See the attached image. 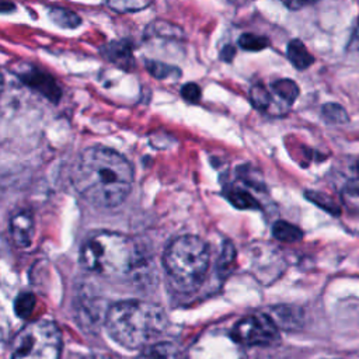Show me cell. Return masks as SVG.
I'll return each mask as SVG.
<instances>
[{"label": "cell", "instance_id": "cell-19", "mask_svg": "<svg viewBox=\"0 0 359 359\" xmlns=\"http://www.w3.org/2000/svg\"><path fill=\"white\" fill-rule=\"evenodd\" d=\"M151 0H108V6L118 13H129L146 8Z\"/></svg>", "mask_w": 359, "mask_h": 359}, {"label": "cell", "instance_id": "cell-7", "mask_svg": "<svg viewBox=\"0 0 359 359\" xmlns=\"http://www.w3.org/2000/svg\"><path fill=\"white\" fill-rule=\"evenodd\" d=\"M21 81H24L28 87L42 94L52 102H57L62 97V90L56 80L45 72L38 70L36 67H27L17 73Z\"/></svg>", "mask_w": 359, "mask_h": 359}, {"label": "cell", "instance_id": "cell-25", "mask_svg": "<svg viewBox=\"0 0 359 359\" xmlns=\"http://www.w3.org/2000/svg\"><path fill=\"white\" fill-rule=\"evenodd\" d=\"M234 55H236V49H234L231 45H226V46L223 48L222 53H220L222 59H223V60H227V62H230Z\"/></svg>", "mask_w": 359, "mask_h": 359}, {"label": "cell", "instance_id": "cell-17", "mask_svg": "<svg viewBox=\"0 0 359 359\" xmlns=\"http://www.w3.org/2000/svg\"><path fill=\"white\" fill-rule=\"evenodd\" d=\"M273 236L278 240L290 243V241L300 240L303 233L300 231V229H297L296 226H293V224H290L287 222H278L273 226Z\"/></svg>", "mask_w": 359, "mask_h": 359}, {"label": "cell", "instance_id": "cell-8", "mask_svg": "<svg viewBox=\"0 0 359 359\" xmlns=\"http://www.w3.org/2000/svg\"><path fill=\"white\" fill-rule=\"evenodd\" d=\"M250 98L252 105L271 116H280L287 114L290 107L285 104L271 88V86H264V84H255L250 90Z\"/></svg>", "mask_w": 359, "mask_h": 359}, {"label": "cell", "instance_id": "cell-11", "mask_svg": "<svg viewBox=\"0 0 359 359\" xmlns=\"http://www.w3.org/2000/svg\"><path fill=\"white\" fill-rule=\"evenodd\" d=\"M105 55L111 62L121 66L122 69H130L135 65L132 56V46L126 41L111 42L105 49Z\"/></svg>", "mask_w": 359, "mask_h": 359}, {"label": "cell", "instance_id": "cell-18", "mask_svg": "<svg viewBox=\"0 0 359 359\" xmlns=\"http://www.w3.org/2000/svg\"><path fill=\"white\" fill-rule=\"evenodd\" d=\"M238 45L244 49V50H262L269 45L268 38L262 36V35H257L252 32H245L243 35H240L238 38Z\"/></svg>", "mask_w": 359, "mask_h": 359}, {"label": "cell", "instance_id": "cell-1", "mask_svg": "<svg viewBox=\"0 0 359 359\" xmlns=\"http://www.w3.org/2000/svg\"><path fill=\"white\" fill-rule=\"evenodd\" d=\"M76 191L91 205L114 208L123 202L133 184V168L118 151L93 146L77 158L73 171Z\"/></svg>", "mask_w": 359, "mask_h": 359}, {"label": "cell", "instance_id": "cell-24", "mask_svg": "<svg viewBox=\"0 0 359 359\" xmlns=\"http://www.w3.org/2000/svg\"><path fill=\"white\" fill-rule=\"evenodd\" d=\"M348 48L353 52H359V17H358V21H356V25L353 28V32H352V36H351V41L348 43Z\"/></svg>", "mask_w": 359, "mask_h": 359}, {"label": "cell", "instance_id": "cell-3", "mask_svg": "<svg viewBox=\"0 0 359 359\" xmlns=\"http://www.w3.org/2000/svg\"><path fill=\"white\" fill-rule=\"evenodd\" d=\"M83 266L101 276H122L132 272L140 262L136 243L126 234L98 231L81 245Z\"/></svg>", "mask_w": 359, "mask_h": 359}, {"label": "cell", "instance_id": "cell-26", "mask_svg": "<svg viewBox=\"0 0 359 359\" xmlns=\"http://www.w3.org/2000/svg\"><path fill=\"white\" fill-rule=\"evenodd\" d=\"M83 359H111V358L107 355H102V353H91Z\"/></svg>", "mask_w": 359, "mask_h": 359}, {"label": "cell", "instance_id": "cell-22", "mask_svg": "<svg viewBox=\"0 0 359 359\" xmlns=\"http://www.w3.org/2000/svg\"><path fill=\"white\" fill-rule=\"evenodd\" d=\"M181 95L188 102H198L201 98V88L195 83H187L181 88Z\"/></svg>", "mask_w": 359, "mask_h": 359}, {"label": "cell", "instance_id": "cell-16", "mask_svg": "<svg viewBox=\"0 0 359 359\" xmlns=\"http://www.w3.org/2000/svg\"><path fill=\"white\" fill-rule=\"evenodd\" d=\"M146 69L149 70V73L158 79V80H164V79H177L181 76V70H178L175 66H170L167 63L163 62H157V60H146Z\"/></svg>", "mask_w": 359, "mask_h": 359}, {"label": "cell", "instance_id": "cell-5", "mask_svg": "<svg viewBox=\"0 0 359 359\" xmlns=\"http://www.w3.org/2000/svg\"><path fill=\"white\" fill-rule=\"evenodd\" d=\"M62 335L50 320H35L25 324L11 344V359H59Z\"/></svg>", "mask_w": 359, "mask_h": 359}, {"label": "cell", "instance_id": "cell-2", "mask_svg": "<svg viewBox=\"0 0 359 359\" xmlns=\"http://www.w3.org/2000/svg\"><path fill=\"white\" fill-rule=\"evenodd\" d=\"M108 334L128 349L144 348L167 327L164 310L142 300L118 302L109 307L105 317Z\"/></svg>", "mask_w": 359, "mask_h": 359}, {"label": "cell", "instance_id": "cell-12", "mask_svg": "<svg viewBox=\"0 0 359 359\" xmlns=\"http://www.w3.org/2000/svg\"><path fill=\"white\" fill-rule=\"evenodd\" d=\"M180 349L171 342H153L142 349L136 359H180Z\"/></svg>", "mask_w": 359, "mask_h": 359}, {"label": "cell", "instance_id": "cell-6", "mask_svg": "<svg viewBox=\"0 0 359 359\" xmlns=\"http://www.w3.org/2000/svg\"><path fill=\"white\" fill-rule=\"evenodd\" d=\"M231 337L244 345H268L278 338L275 321L262 313L241 318L231 331Z\"/></svg>", "mask_w": 359, "mask_h": 359}, {"label": "cell", "instance_id": "cell-14", "mask_svg": "<svg viewBox=\"0 0 359 359\" xmlns=\"http://www.w3.org/2000/svg\"><path fill=\"white\" fill-rule=\"evenodd\" d=\"M271 88L289 107H292V104L296 101V98L299 95L297 84L289 79H280V80L271 83Z\"/></svg>", "mask_w": 359, "mask_h": 359}, {"label": "cell", "instance_id": "cell-13", "mask_svg": "<svg viewBox=\"0 0 359 359\" xmlns=\"http://www.w3.org/2000/svg\"><path fill=\"white\" fill-rule=\"evenodd\" d=\"M286 53H287L290 63L299 70H304V69L310 67L314 62V57L311 56V53L307 50V48L304 46V43L300 39H292L287 43Z\"/></svg>", "mask_w": 359, "mask_h": 359}, {"label": "cell", "instance_id": "cell-15", "mask_svg": "<svg viewBox=\"0 0 359 359\" xmlns=\"http://www.w3.org/2000/svg\"><path fill=\"white\" fill-rule=\"evenodd\" d=\"M49 18L56 25H59L62 28H69V29L79 27L81 22L80 17L76 13H73L72 10H67V8H62V7L50 8Z\"/></svg>", "mask_w": 359, "mask_h": 359}, {"label": "cell", "instance_id": "cell-23", "mask_svg": "<svg viewBox=\"0 0 359 359\" xmlns=\"http://www.w3.org/2000/svg\"><path fill=\"white\" fill-rule=\"evenodd\" d=\"M279 1L290 10H299V8H303L309 4H313L317 0H279Z\"/></svg>", "mask_w": 359, "mask_h": 359}, {"label": "cell", "instance_id": "cell-9", "mask_svg": "<svg viewBox=\"0 0 359 359\" xmlns=\"http://www.w3.org/2000/svg\"><path fill=\"white\" fill-rule=\"evenodd\" d=\"M10 234L20 247L31 244L34 234V219L28 212H18L10 219Z\"/></svg>", "mask_w": 359, "mask_h": 359}, {"label": "cell", "instance_id": "cell-21", "mask_svg": "<svg viewBox=\"0 0 359 359\" xmlns=\"http://www.w3.org/2000/svg\"><path fill=\"white\" fill-rule=\"evenodd\" d=\"M34 306H35V297L31 293H22L15 300V313L20 317L25 318L31 314Z\"/></svg>", "mask_w": 359, "mask_h": 359}, {"label": "cell", "instance_id": "cell-10", "mask_svg": "<svg viewBox=\"0 0 359 359\" xmlns=\"http://www.w3.org/2000/svg\"><path fill=\"white\" fill-rule=\"evenodd\" d=\"M341 199L346 208L359 213V163L344 178L339 187Z\"/></svg>", "mask_w": 359, "mask_h": 359}, {"label": "cell", "instance_id": "cell-20", "mask_svg": "<svg viewBox=\"0 0 359 359\" xmlns=\"http://www.w3.org/2000/svg\"><path fill=\"white\" fill-rule=\"evenodd\" d=\"M323 118L330 123H345L348 122L346 111L338 104H325L321 109Z\"/></svg>", "mask_w": 359, "mask_h": 359}, {"label": "cell", "instance_id": "cell-4", "mask_svg": "<svg viewBox=\"0 0 359 359\" xmlns=\"http://www.w3.org/2000/svg\"><path fill=\"white\" fill-rule=\"evenodd\" d=\"M208 244L198 236L184 234L165 248L163 264L172 285L184 292L198 287L209 268Z\"/></svg>", "mask_w": 359, "mask_h": 359}]
</instances>
